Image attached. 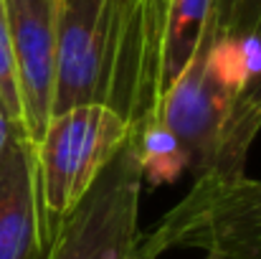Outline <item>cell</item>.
I'll list each match as a JSON object with an SVG mask.
<instances>
[{
	"label": "cell",
	"instance_id": "1",
	"mask_svg": "<svg viewBox=\"0 0 261 259\" xmlns=\"http://www.w3.org/2000/svg\"><path fill=\"white\" fill-rule=\"evenodd\" d=\"M127 135V120L107 104H82L51 117L43 137L33 145L43 254Z\"/></svg>",
	"mask_w": 261,
	"mask_h": 259
},
{
	"label": "cell",
	"instance_id": "2",
	"mask_svg": "<svg viewBox=\"0 0 261 259\" xmlns=\"http://www.w3.org/2000/svg\"><path fill=\"white\" fill-rule=\"evenodd\" d=\"M249 77V38L205 31L188 66L165 91L158 114L188 153L190 171H211L231 107Z\"/></svg>",
	"mask_w": 261,
	"mask_h": 259
},
{
	"label": "cell",
	"instance_id": "3",
	"mask_svg": "<svg viewBox=\"0 0 261 259\" xmlns=\"http://www.w3.org/2000/svg\"><path fill=\"white\" fill-rule=\"evenodd\" d=\"M203 249L218 259H261V180L195 178L188 196L145 231L142 257Z\"/></svg>",
	"mask_w": 261,
	"mask_h": 259
},
{
	"label": "cell",
	"instance_id": "4",
	"mask_svg": "<svg viewBox=\"0 0 261 259\" xmlns=\"http://www.w3.org/2000/svg\"><path fill=\"white\" fill-rule=\"evenodd\" d=\"M142 171L124 143L64 219L43 259H145L140 226Z\"/></svg>",
	"mask_w": 261,
	"mask_h": 259
},
{
	"label": "cell",
	"instance_id": "5",
	"mask_svg": "<svg viewBox=\"0 0 261 259\" xmlns=\"http://www.w3.org/2000/svg\"><path fill=\"white\" fill-rule=\"evenodd\" d=\"M114 18L117 0H59L54 114L82 104H109Z\"/></svg>",
	"mask_w": 261,
	"mask_h": 259
},
{
	"label": "cell",
	"instance_id": "6",
	"mask_svg": "<svg viewBox=\"0 0 261 259\" xmlns=\"http://www.w3.org/2000/svg\"><path fill=\"white\" fill-rule=\"evenodd\" d=\"M23 132L36 145L54 114L59 0H5Z\"/></svg>",
	"mask_w": 261,
	"mask_h": 259
},
{
	"label": "cell",
	"instance_id": "7",
	"mask_svg": "<svg viewBox=\"0 0 261 259\" xmlns=\"http://www.w3.org/2000/svg\"><path fill=\"white\" fill-rule=\"evenodd\" d=\"M0 259H43L36 153L25 135L13 137L0 163Z\"/></svg>",
	"mask_w": 261,
	"mask_h": 259
},
{
	"label": "cell",
	"instance_id": "8",
	"mask_svg": "<svg viewBox=\"0 0 261 259\" xmlns=\"http://www.w3.org/2000/svg\"><path fill=\"white\" fill-rule=\"evenodd\" d=\"M261 132V18L254 28V33L249 36V77L241 86L216 160L211 166V171L198 178H216V180H233L246 175V158L249 150L256 140V135Z\"/></svg>",
	"mask_w": 261,
	"mask_h": 259
},
{
	"label": "cell",
	"instance_id": "9",
	"mask_svg": "<svg viewBox=\"0 0 261 259\" xmlns=\"http://www.w3.org/2000/svg\"><path fill=\"white\" fill-rule=\"evenodd\" d=\"M216 0H168L163 38V97L188 66L213 18ZM163 102V99H160Z\"/></svg>",
	"mask_w": 261,
	"mask_h": 259
},
{
	"label": "cell",
	"instance_id": "10",
	"mask_svg": "<svg viewBox=\"0 0 261 259\" xmlns=\"http://www.w3.org/2000/svg\"><path fill=\"white\" fill-rule=\"evenodd\" d=\"M127 143L132 145V153L140 163L142 180L165 185V183H175L190 168L185 148L173 135V130L163 122L160 114H152L140 127H135L127 135Z\"/></svg>",
	"mask_w": 261,
	"mask_h": 259
},
{
	"label": "cell",
	"instance_id": "11",
	"mask_svg": "<svg viewBox=\"0 0 261 259\" xmlns=\"http://www.w3.org/2000/svg\"><path fill=\"white\" fill-rule=\"evenodd\" d=\"M0 109L5 117L23 132V112H20V94H18V74L13 59V41L8 28L5 0H0ZM25 135V132H23Z\"/></svg>",
	"mask_w": 261,
	"mask_h": 259
},
{
	"label": "cell",
	"instance_id": "12",
	"mask_svg": "<svg viewBox=\"0 0 261 259\" xmlns=\"http://www.w3.org/2000/svg\"><path fill=\"white\" fill-rule=\"evenodd\" d=\"M261 18V0H216L213 18L208 28L218 36L249 38Z\"/></svg>",
	"mask_w": 261,
	"mask_h": 259
},
{
	"label": "cell",
	"instance_id": "13",
	"mask_svg": "<svg viewBox=\"0 0 261 259\" xmlns=\"http://www.w3.org/2000/svg\"><path fill=\"white\" fill-rule=\"evenodd\" d=\"M15 135H23L8 117H5V112L0 109V163H3V158H5V153H8V148H10V143H13V137Z\"/></svg>",
	"mask_w": 261,
	"mask_h": 259
},
{
	"label": "cell",
	"instance_id": "14",
	"mask_svg": "<svg viewBox=\"0 0 261 259\" xmlns=\"http://www.w3.org/2000/svg\"><path fill=\"white\" fill-rule=\"evenodd\" d=\"M205 259H218V257H213V254H205Z\"/></svg>",
	"mask_w": 261,
	"mask_h": 259
},
{
	"label": "cell",
	"instance_id": "15",
	"mask_svg": "<svg viewBox=\"0 0 261 259\" xmlns=\"http://www.w3.org/2000/svg\"><path fill=\"white\" fill-rule=\"evenodd\" d=\"M163 3H165V0H163ZM165 8H168V3H165ZM165 18H168V15H165Z\"/></svg>",
	"mask_w": 261,
	"mask_h": 259
},
{
	"label": "cell",
	"instance_id": "16",
	"mask_svg": "<svg viewBox=\"0 0 261 259\" xmlns=\"http://www.w3.org/2000/svg\"><path fill=\"white\" fill-rule=\"evenodd\" d=\"M165 3H168V0H165Z\"/></svg>",
	"mask_w": 261,
	"mask_h": 259
}]
</instances>
